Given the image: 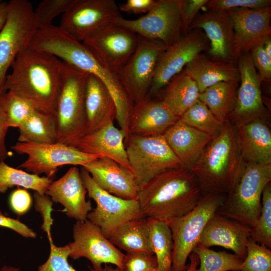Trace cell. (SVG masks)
I'll return each instance as SVG.
<instances>
[{
	"label": "cell",
	"instance_id": "20",
	"mask_svg": "<svg viewBox=\"0 0 271 271\" xmlns=\"http://www.w3.org/2000/svg\"><path fill=\"white\" fill-rule=\"evenodd\" d=\"M194 29L204 32L209 42L208 54L215 60L237 64L234 55L233 26L227 11L208 10L197 15L189 31Z\"/></svg>",
	"mask_w": 271,
	"mask_h": 271
},
{
	"label": "cell",
	"instance_id": "29",
	"mask_svg": "<svg viewBox=\"0 0 271 271\" xmlns=\"http://www.w3.org/2000/svg\"><path fill=\"white\" fill-rule=\"evenodd\" d=\"M183 70L195 82L199 93L219 82L240 80L236 63L211 60L202 53L188 64Z\"/></svg>",
	"mask_w": 271,
	"mask_h": 271
},
{
	"label": "cell",
	"instance_id": "35",
	"mask_svg": "<svg viewBox=\"0 0 271 271\" xmlns=\"http://www.w3.org/2000/svg\"><path fill=\"white\" fill-rule=\"evenodd\" d=\"M52 182L51 178L30 174L12 167L4 161H0V193H4L9 188L17 186L45 194Z\"/></svg>",
	"mask_w": 271,
	"mask_h": 271
},
{
	"label": "cell",
	"instance_id": "25",
	"mask_svg": "<svg viewBox=\"0 0 271 271\" xmlns=\"http://www.w3.org/2000/svg\"><path fill=\"white\" fill-rule=\"evenodd\" d=\"M84 108L85 134L116 119L115 104L107 88L99 78L88 73L84 84Z\"/></svg>",
	"mask_w": 271,
	"mask_h": 271
},
{
	"label": "cell",
	"instance_id": "30",
	"mask_svg": "<svg viewBox=\"0 0 271 271\" xmlns=\"http://www.w3.org/2000/svg\"><path fill=\"white\" fill-rule=\"evenodd\" d=\"M161 92L160 100L179 118L198 99L199 95L195 82L183 70L173 77Z\"/></svg>",
	"mask_w": 271,
	"mask_h": 271
},
{
	"label": "cell",
	"instance_id": "9",
	"mask_svg": "<svg viewBox=\"0 0 271 271\" xmlns=\"http://www.w3.org/2000/svg\"><path fill=\"white\" fill-rule=\"evenodd\" d=\"M39 29L31 3L12 0L8 3L6 22L0 31V96L4 94L7 72L17 55L28 48Z\"/></svg>",
	"mask_w": 271,
	"mask_h": 271
},
{
	"label": "cell",
	"instance_id": "43",
	"mask_svg": "<svg viewBox=\"0 0 271 271\" xmlns=\"http://www.w3.org/2000/svg\"><path fill=\"white\" fill-rule=\"evenodd\" d=\"M157 268L155 256L145 251L126 252L122 261V271H146Z\"/></svg>",
	"mask_w": 271,
	"mask_h": 271
},
{
	"label": "cell",
	"instance_id": "12",
	"mask_svg": "<svg viewBox=\"0 0 271 271\" xmlns=\"http://www.w3.org/2000/svg\"><path fill=\"white\" fill-rule=\"evenodd\" d=\"M138 36L134 52L117 74L133 105L147 97L157 61L166 49L160 41Z\"/></svg>",
	"mask_w": 271,
	"mask_h": 271
},
{
	"label": "cell",
	"instance_id": "32",
	"mask_svg": "<svg viewBox=\"0 0 271 271\" xmlns=\"http://www.w3.org/2000/svg\"><path fill=\"white\" fill-rule=\"evenodd\" d=\"M126 252L145 251L153 254L147 218L129 220L118 227L108 238Z\"/></svg>",
	"mask_w": 271,
	"mask_h": 271
},
{
	"label": "cell",
	"instance_id": "1",
	"mask_svg": "<svg viewBox=\"0 0 271 271\" xmlns=\"http://www.w3.org/2000/svg\"><path fill=\"white\" fill-rule=\"evenodd\" d=\"M30 47L48 52L62 62L99 78L108 90L115 104L116 119L125 137L133 104L119 81L117 75L109 69L83 42L73 39L59 26L51 25L38 30Z\"/></svg>",
	"mask_w": 271,
	"mask_h": 271
},
{
	"label": "cell",
	"instance_id": "47",
	"mask_svg": "<svg viewBox=\"0 0 271 271\" xmlns=\"http://www.w3.org/2000/svg\"><path fill=\"white\" fill-rule=\"evenodd\" d=\"M208 0H182L181 20L183 35L189 32L190 26L199 10L208 2Z\"/></svg>",
	"mask_w": 271,
	"mask_h": 271
},
{
	"label": "cell",
	"instance_id": "31",
	"mask_svg": "<svg viewBox=\"0 0 271 271\" xmlns=\"http://www.w3.org/2000/svg\"><path fill=\"white\" fill-rule=\"evenodd\" d=\"M239 80L217 83L200 93L198 99L223 123L229 121L237 101Z\"/></svg>",
	"mask_w": 271,
	"mask_h": 271
},
{
	"label": "cell",
	"instance_id": "13",
	"mask_svg": "<svg viewBox=\"0 0 271 271\" xmlns=\"http://www.w3.org/2000/svg\"><path fill=\"white\" fill-rule=\"evenodd\" d=\"M11 148L18 154L28 156L19 167L38 175L44 173L51 178L59 167L66 165L80 166L104 157L101 154L85 153L72 146L58 142L34 144L18 142Z\"/></svg>",
	"mask_w": 271,
	"mask_h": 271
},
{
	"label": "cell",
	"instance_id": "2",
	"mask_svg": "<svg viewBox=\"0 0 271 271\" xmlns=\"http://www.w3.org/2000/svg\"><path fill=\"white\" fill-rule=\"evenodd\" d=\"M7 74L5 92L11 91L53 114L58 92L62 61L47 52L28 47L16 57Z\"/></svg>",
	"mask_w": 271,
	"mask_h": 271
},
{
	"label": "cell",
	"instance_id": "11",
	"mask_svg": "<svg viewBox=\"0 0 271 271\" xmlns=\"http://www.w3.org/2000/svg\"><path fill=\"white\" fill-rule=\"evenodd\" d=\"M80 175L88 196L96 204V208L88 213L87 219L98 226L106 238H109L123 223L146 217L137 199L126 200L106 192L95 183L82 167Z\"/></svg>",
	"mask_w": 271,
	"mask_h": 271
},
{
	"label": "cell",
	"instance_id": "14",
	"mask_svg": "<svg viewBox=\"0 0 271 271\" xmlns=\"http://www.w3.org/2000/svg\"><path fill=\"white\" fill-rule=\"evenodd\" d=\"M120 16L114 0H75L62 15L59 27L73 39L83 42Z\"/></svg>",
	"mask_w": 271,
	"mask_h": 271
},
{
	"label": "cell",
	"instance_id": "8",
	"mask_svg": "<svg viewBox=\"0 0 271 271\" xmlns=\"http://www.w3.org/2000/svg\"><path fill=\"white\" fill-rule=\"evenodd\" d=\"M125 151L138 190L158 175L182 168L163 135L142 137L129 134Z\"/></svg>",
	"mask_w": 271,
	"mask_h": 271
},
{
	"label": "cell",
	"instance_id": "42",
	"mask_svg": "<svg viewBox=\"0 0 271 271\" xmlns=\"http://www.w3.org/2000/svg\"><path fill=\"white\" fill-rule=\"evenodd\" d=\"M50 251L47 260L38 267V271H78L73 267L68 261L70 248L67 245L57 247L49 240ZM91 271H94L90 268Z\"/></svg>",
	"mask_w": 271,
	"mask_h": 271
},
{
	"label": "cell",
	"instance_id": "57",
	"mask_svg": "<svg viewBox=\"0 0 271 271\" xmlns=\"http://www.w3.org/2000/svg\"><path fill=\"white\" fill-rule=\"evenodd\" d=\"M146 271H158V268H153V269H150L147 270Z\"/></svg>",
	"mask_w": 271,
	"mask_h": 271
},
{
	"label": "cell",
	"instance_id": "24",
	"mask_svg": "<svg viewBox=\"0 0 271 271\" xmlns=\"http://www.w3.org/2000/svg\"><path fill=\"white\" fill-rule=\"evenodd\" d=\"M179 119L160 99L146 97L131 109L128 133L142 137L163 135Z\"/></svg>",
	"mask_w": 271,
	"mask_h": 271
},
{
	"label": "cell",
	"instance_id": "52",
	"mask_svg": "<svg viewBox=\"0 0 271 271\" xmlns=\"http://www.w3.org/2000/svg\"><path fill=\"white\" fill-rule=\"evenodd\" d=\"M8 3L0 2V31L3 28L7 20L8 15Z\"/></svg>",
	"mask_w": 271,
	"mask_h": 271
},
{
	"label": "cell",
	"instance_id": "18",
	"mask_svg": "<svg viewBox=\"0 0 271 271\" xmlns=\"http://www.w3.org/2000/svg\"><path fill=\"white\" fill-rule=\"evenodd\" d=\"M138 41L133 32L111 23L83 42L117 74L134 52Z\"/></svg>",
	"mask_w": 271,
	"mask_h": 271
},
{
	"label": "cell",
	"instance_id": "17",
	"mask_svg": "<svg viewBox=\"0 0 271 271\" xmlns=\"http://www.w3.org/2000/svg\"><path fill=\"white\" fill-rule=\"evenodd\" d=\"M239 72L237 101L230 117L234 126L255 120H262L269 116L263 104L260 78L253 63L250 53L240 56L237 62Z\"/></svg>",
	"mask_w": 271,
	"mask_h": 271
},
{
	"label": "cell",
	"instance_id": "3",
	"mask_svg": "<svg viewBox=\"0 0 271 271\" xmlns=\"http://www.w3.org/2000/svg\"><path fill=\"white\" fill-rule=\"evenodd\" d=\"M202 195L193 173L180 168L153 178L138 190L137 200L147 218L167 221L191 211Z\"/></svg>",
	"mask_w": 271,
	"mask_h": 271
},
{
	"label": "cell",
	"instance_id": "34",
	"mask_svg": "<svg viewBox=\"0 0 271 271\" xmlns=\"http://www.w3.org/2000/svg\"><path fill=\"white\" fill-rule=\"evenodd\" d=\"M153 253L158 271H172L173 242L170 228L164 221L147 218Z\"/></svg>",
	"mask_w": 271,
	"mask_h": 271
},
{
	"label": "cell",
	"instance_id": "33",
	"mask_svg": "<svg viewBox=\"0 0 271 271\" xmlns=\"http://www.w3.org/2000/svg\"><path fill=\"white\" fill-rule=\"evenodd\" d=\"M18 142L52 144L57 142V132L53 114L39 109L19 128Z\"/></svg>",
	"mask_w": 271,
	"mask_h": 271
},
{
	"label": "cell",
	"instance_id": "23",
	"mask_svg": "<svg viewBox=\"0 0 271 271\" xmlns=\"http://www.w3.org/2000/svg\"><path fill=\"white\" fill-rule=\"evenodd\" d=\"M87 193L80 171L75 166L60 179L53 181L45 194L63 206L68 217L84 221L92 209L91 201L86 200Z\"/></svg>",
	"mask_w": 271,
	"mask_h": 271
},
{
	"label": "cell",
	"instance_id": "15",
	"mask_svg": "<svg viewBox=\"0 0 271 271\" xmlns=\"http://www.w3.org/2000/svg\"><path fill=\"white\" fill-rule=\"evenodd\" d=\"M209 41L200 29H194L180 38L160 55L149 92L146 97H152L198 54L208 50Z\"/></svg>",
	"mask_w": 271,
	"mask_h": 271
},
{
	"label": "cell",
	"instance_id": "48",
	"mask_svg": "<svg viewBox=\"0 0 271 271\" xmlns=\"http://www.w3.org/2000/svg\"><path fill=\"white\" fill-rule=\"evenodd\" d=\"M10 202L12 209L19 215L27 212L30 209L32 198L28 191L18 188L14 191L10 198Z\"/></svg>",
	"mask_w": 271,
	"mask_h": 271
},
{
	"label": "cell",
	"instance_id": "45",
	"mask_svg": "<svg viewBox=\"0 0 271 271\" xmlns=\"http://www.w3.org/2000/svg\"><path fill=\"white\" fill-rule=\"evenodd\" d=\"M34 196L35 209L41 213L43 217V222L41 228L47 232L49 240H51V226L53 221L51 216L53 202L50 197L46 194H41L37 192H34Z\"/></svg>",
	"mask_w": 271,
	"mask_h": 271
},
{
	"label": "cell",
	"instance_id": "37",
	"mask_svg": "<svg viewBox=\"0 0 271 271\" xmlns=\"http://www.w3.org/2000/svg\"><path fill=\"white\" fill-rule=\"evenodd\" d=\"M185 124L212 137L217 136L224 123L218 120L205 104L198 99L179 118Z\"/></svg>",
	"mask_w": 271,
	"mask_h": 271
},
{
	"label": "cell",
	"instance_id": "58",
	"mask_svg": "<svg viewBox=\"0 0 271 271\" xmlns=\"http://www.w3.org/2000/svg\"><path fill=\"white\" fill-rule=\"evenodd\" d=\"M1 1H0V2H1Z\"/></svg>",
	"mask_w": 271,
	"mask_h": 271
},
{
	"label": "cell",
	"instance_id": "6",
	"mask_svg": "<svg viewBox=\"0 0 271 271\" xmlns=\"http://www.w3.org/2000/svg\"><path fill=\"white\" fill-rule=\"evenodd\" d=\"M226 196L216 193L202 194L191 211L165 221L170 228L173 242L172 271H186L188 257L198 243L206 223L222 205Z\"/></svg>",
	"mask_w": 271,
	"mask_h": 271
},
{
	"label": "cell",
	"instance_id": "22",
	"mask_svg": "<svg viewBox=\"0 0 271 271\" xmlns=\"http://www.w3.org/2000/svg\"><path fill=\"white\" fill-rule=\"evenodd\" d=\"M80 166L106 192L126 200L137 199L138 188L132 172L115 161L103 157Z\"/></svg>",
	"mask_w": 271,
	"mask_h": 271
},
{
	"label": "cell",
	"instance_id": "53",
	"mask_svg": "<svg viewBox=\"0 0 271 271\" xmlns=\"http://www.w3.org/2000/svg\"><path fill=\"white\" fill-rule=\"evenodd\" d=\"M190 262L186 271H197V266L199 264V260L197 255L192 252L189 256Z\"/></svg>",
	"mask_w": 271,
	"mask_h": 271
},
{
	"label": "cell",
	"instance_id": "16",
	"mask_svg": "<svg viewBox=\"0 0 271 271\" xmlns=\"http://www.w3.org/2000/svg\"><path fill=\"white\" fill-rule=\"evenodd\" d=\"M73 241L68 244L69 256L72 258H86L91 262L94 271H100L103 263L114 264L122 270L125 254L88 219L76 221L73 226Z\"/></svg>",
	"mask_w": 271,
	"mask_h": 271
},
{
	"label": "cell",
	"instance_id": "49",
	"mask_svg": "<svg viewBox=\"0 0 271 271\" xmlns=\"http://www.w3.org/2000/svg\"><path fill=\"white\" fill-rule=\"evenodd\" d=\"M157 0H127L118 6L119 11L139 14L147 13L154 6Z\"/></svg>",
	"mask_w": 271,
	"mask_h": 271
},
{
	"label": "cell",
	"instance_id": "28",
	"mask_svg": "<svg viewBox=\"0 0 271 271\" xmlns=\"http://www.w3.org/2000/svg\"><path fill=\"white\" fill-rule=\"evenodd\" d=\"M235 130L238 148L246 163L271 164V132L263 120L238 125Z\"/></svg>",
	"mask_w": 271,
	"mask_h": 271
},
{
	"label": "cell",
	"instance_id": "41",
	"mask_svg": "<svg viewBox=\"0 0 271 271\" xmlns=\"http://www.w3.org/2000/svg\"><path fill=\"white\" fill-rule=\"evenodd\" d=\"M74 2L75 0H44L41 2L34 10L39 29L52 25L53 20L66 12Z\"/></svg>",
	"mask_w": 271,
	"mask_h": 271
},
{
	"label": "cell",
	"instance_id": "51",
	"mask_svg": "<svg viewBox=\"0 0 271 271\" xmlns=\"http://www.w3.org/2000/svg\"><path fill=\"white\" fill-rule=\"evenodd\" d=\"M9 128L3 94L0 96V161H5L9 155L5 144L6 136Z\"/></svg>",
	"mask_w": 271,
	"mask_h": 271
},
{
	"label": "cell",
	"instance_id": "7",
	"mask_svg": "<svg viewBox=\"0 0 271 271\" xmlns=\"http://www.w3.org/2000/svg\"><path fill=\"white\" fill-rule=\"evenodd\" d=\"M270 181L271 164L246 163L238 183L216 212L252 227L260 213L262 192Z\"/></svg>",
	"mask_w": 271,
	"mask_h": 271
},
{
	"label": "cell",
	"instance_id": "5",
	"mask_svg": "<svg viewBox=\"0 0 271 271\" xmlns=\"http://www.w3.org/2000/svg\"><path fill=\"white\" fill-rule=\"evenodd\" d=\"M86 74L62 62L53 113L58 143L70 146L85 134L84 93Z\"/></svg>",
	"mask_w": 271,
	"mask_h": 271
},
{
	"label": "cell",
	"instance_id": "55",
	"mask_svg": "<svg viewBox=\"0 0 271 271\" xmlns=\"http://www.w3.org/2000/svg\"><path fill=\"white\" fill-rule=\"evenodd\" d=\"M100 271H122L118 267L115 266L113 267L110 265L105 264L104 267Z\"/></svg>",
	"mask_w": 271,
	"mask_h": 271
},
{
	"label": "cell",
	"instance_id": "4",
	"mask_svg": "<svg viewBox=\"0 0 271 271\" xmlns=\"http://www.w3.org/2000/svg\"><path fill=\"white\" fill-rule=\"evenodd\" d=\"M245 165L238 148L235 126L228 121L208 145L190 171L195 175L202 194L227 195L238 183Z\"/></svg>",
	"mask_w": 271,
	"mask_h": 271
},
{
	"label": "cell",
	"instance_id": "40",
	"mask_svg": "<svg viewBox=\"0 0 271 271\" xmlns=\"http://www.w3.org/2000/svg\"><path fill=\"white\" fill-rule=\"evenodd\" d=\"M246 248V255L240 271H271L270 249L257 243L250 237Z\"/></svg>",
	"mask_w": 271,
	"mask_h": 271
},
{
	"label": "cell",
	"instance_id": "46",
	"mask_svg": "<svg viewBox=\"0 0 271 271\" xmlns=\"http://www.w3.org/2000/svg\"><path fill=\"white\" fill-rule=\"evenodd\" d=\"M253 63L258 70V74L262 81H269L271 79V58H269L263 45L253 48L249 52Z\"/></svg>",
	"mask_w": 271,
	"mask_h": 271
},
{
	"label": "cell",
	"instance_id": "26",
	"mask_svg": "<svg viewBox=\"0 0 271 271\" xmlns=\"http://www.w3.org/2000/svg\"><path fill=\"white\" fill-rule=\"evenodd\" d=\"M179 160L182 168L190 170L213 139L210 135L179 120L163 134Z\"/></svg>",
	"mask_w": 271,
	"mask_h": 271
},
{
	"label": "cell",
	"instance_id": "36",
	"mask_svg": "<svg viewBox=\"0 0 271 271\" xmlns=\"http://www.w3.org/2000/svg\"><path fill=\"white\" fill-rule=\"evenodd\" d=\"M192 252L198 257L200 266L197 271H240L243 261L235 254L216 251L198 243Z\"/></svg>",
	"mask_w": 271,
	"mask_h": 271
},
{
	"label": "cell",
	"instance_id": "27",
	"mask_svg": "<svg viewBox=\"0 0 271 271\" xmlns=\"http://www.w3.org/2000/svg\"><path fill=\"white\" fill-rule=\"evenodd\" d=\"M125 134L113 122L87 133L70 145L88 154L102 155L130 170L125 146Z\"/></svg>",
	"mask_w": 271,
	"mask_h": 271
},
{
	"label": "cell",
	"instance_id": "10",
	"mask_svg": "<svg viewBox=\"0 0 271 271\" xmlns=\"http://www.w3.org/2000/svg\"><path fill=\"white\" fill-rule=\"evenodd\" d=\"M182 0H157L146 15L136 20L121 16L113 23L137 35L161 42L169 47L183 35L181 20Z\"/></svg>",
	"mask_w": 271,
	"mask_h": 271
},
{
	"label": "cell",
	"instance_id": "21",
	"mask_svg": "<svg viewBox=\"0 0 271 271\" xmlns=\"http://www.w3.org/2000/svg\"><path fill=\"white\" fill-rule=\"evenodd\" d=\"M250 231L248 225L216 212L205 226L198 243L207 248L220 246L230 249L243 260Z\"/></svg>",
	"mask_w": 271,
	"mask_h": 271
},
{
	"label": "cell",
	"instance_id": "39",
	"mask_svg": "<svg viewBox=\"0 0 271 271\" xmlns=\"http://www.w3.org/2000/svg\"><path fill=\"white\" fill-rule=\"evenodd\" d=\"M250 237L257 243L271 248L270 182L262 192L260 213L256 223L251 228Z\"/></svg>",
	"mask_w": 271,
	"mask_h": 271
},
{
	"label": "cell",
	"instance_id": "54",
	"mask_svg": "<svg viewBox=\"0 0 271 271\" xmlns=\"http://www.w3.org/2000/svg\"><path fill=\"white\" fill-rule=\"evenodd\" d=\"M263 46L266 55L269 58H271V38L265 41Z\"/></svg>",
	"mask_w": 271,
	"mask_h": 271
},
{
	"label": "cell",
	"instance_id": "56",
	"mask_svg": "<svg viewBox=\"0 0 271 271\" xmlns=\"http://www.w3.org/2000/svg\"><path fill=\"white\" fill-rule=\"evenodd\" d=\"M19 270H20L19 268H17V267L11 266H7V265L3 266L0 270V271H19Z\"/></svg>",
	"mask_w": 271,
	"mask_h": 271
},
{
	"label": "cell",
	"instance_id": "50",
	"mask_svg": "<svg viewBox=\"0 0 271 271\" xmlns=\"http://www.w3.org/2000/svg\"><path fill=\"white\" fill-rule=\"evenodd\" d=\"M0 226L12 229L23 237L35 238L36 233L31 228L17 219L5 216L0 211Z\"/></svg>",
	"mask_w": 271,
	"mask_h": 271
},
{
	"label": "cell",
	"instance_id": "44",
	"mask_svg": "<svg viewBox=\"0 0 271 271\" xmlns=\"http://www.w3.org/2000/svg\"><path fill=\"white\" fill-rule=\"evenodd\" d=\"M270 5V0H212L205 6L208 10L228 11L237 9H262Z\"/></svg>",
	"mask_w": 271,
	"mask_h": 271
},
{
	"label": "cell",
	"instance_id": "19",
	"mask_svg": "<svg viewBox=\"0 0 271 271\" xmlns=\"http://www.w3.org/2000/svg\"><path fill=\"white\" fill-rule=\"evenodd\" d=\"M234 33V55L238 58L271 38V7L258 9H237L227 11Z\"/></svg>",
	"mask_w": 271,
	"mask_h": 271
},
{
	"label": "cell",
	"instance_id": "38",
	"mask_svg": "<svg viewBox=\"0 0 271 271\" xmlns=\"http://www.w3.org/2000/svg\"><path fill=\"white\" fill-rule=\"evenodd\" d=\"M5 112L9 127L19 128L36 110L35 105L11 91L4 94Z\"/></svg>",
	"mask_w": 271,
	"mask_h": 271
}]
</instances>
